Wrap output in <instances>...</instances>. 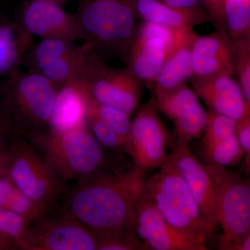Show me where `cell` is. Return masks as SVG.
I'll return each instance as SVG.
<instances>
[{
  "mask_svg": "<svg viewBox=\"0 0 250 250\" xmlns=\"http://www.w3.org/2000/svg\"><path fill=\"white\" fill-rule=\"evenodd\" d=\"M145 182V170L136 166L104 174L67 190L64 206L97 238L134 233L136 203Z\"/></svg>",
  "mask_w": 250,
  "mask_h": 250,
  "instance_id": "obj_1",
  "label": "cell"
},
{
  "mask_svg": "<svg viewBox=\"0 0 250 250\" xmlns=\"http://www.w3.org/2000/svg\"><path fill=\"white\" fill-rule=\"evenodd\" d=\"M21 134L62 183L74 180L80 185L111 173L107 170L109 161L104 148L88 129L65 131L49 129Z\"/></svg>",
  "mask_w": 250,
  "mask_h": 250,
  "instance_id": "obj_2",
  "label": "cell"
},
{
  "mask_svg": "<svg viewBox=\"0 0 250 250\" xmlns=\"http://www.w3.org/2000/svg\"><path fill=\"white\" fill-rule=\"evenodd\" d=\"M81 40L100 58L125 61L139 24L124 0H80L75 13Z\"/></svg>",
  "mask_w": 250,
  "mask_h": 250,
  "instance_id": "obj_3",
  "label": "cell"
},
{
  "mask_svg": "<svg viewBox=\"0 0 250 250\" xmlns=\"http://www.w3.org/2000/svg\"><path fill=\"white\" fill-rule=\"evenodd\" d=\"M57 88L36 72L20 69L0 82V102L20 134L49 129Z\"/></svg>",
  "mask_w": 250,
  "mask_h": 250,
  "instance_id": "obj_4",
  "label": "cell"
},
{
  "mask_svg": "<svg viewBox=\"0 0 250 250\" xmlns=\"http://www.w3.org/2000/svg\"><path fill=\"white\" fill-rule=\"evenodd\" d=\"M145 182L156 209L170 225L205 244L210 231L185 181L168 161Z\"/></svg>",
  "mask_w": 250,
  "mask_h": 250,
  "instance_id": "obj_5",
  "label": "cell"
},
{
  "mask_svg": "<svg viewBox=\"0 0 250 250\" xmlns=\"http://www.w3.org/2000/svg\"><path fill=\"white\" fill-rule=\"evenodd\" d=\"M10 152L4 177L47 214L58 207L59 197L66 193L59 180L40 154L16 131L9 141Z\"/></svg>",
  "mask_w": 250,
  "mask_h": 250,
  "instance_id": "obj_6",
  "label": "cell"
},
{
  "mask_svg": "<svg viewBox=\"0 0 250 250\" xmlns=\"http://www.w3.org/2000/svg\"><path fill=\"white\" fill-rule=\"evenodd\" d=\"M213 182L218 208L219 249L238 250L245 236L250 232V182L241 174L225 166L207 164Z\"/></svg>",
  "mask_w": 250,
  "mask_h": 250,
  "instance_id": "obj_7",
  "label": "cell"
},
{
  "mask_svg": "<svg viewBox=\"0 0 250 250\" xmlns=\"http://www.w3.org/2000/svg\"><path fill=\"white\" fill-rule=\"evenodd\" d=\"M17 245L19 250H98V238L62 206L33 221Z\"/></svg>",
  "mask_w": 250,
  "mask_h": 250,
  "instance_id": "obj_8",
  "label": "cell"
},
{
  "mask_svg": "<svg viewBox=\"0 0 250 250\" xmlns=\"http://www.w3.org/2000/svg\"><path fill=\"white\" fill-rule=\"evenodd\" d=\"M90 96L97 103L118 108L131 115L142 98V82L125 68L106 66L90 50L79 77Z\"/></svg>",
  "mask_w": 250,
  "mask_h": 250,
  "instance_id": "obj_9",
  "label": "cell"
},
{
  "mask_svg": "<svg viewBox=\"0 0 250 250\" xmlns=\"http://www.w3.org/2000/svg\"><path fill=\"white\" fill-rule=\"evenodd\" d=\"M154 96L140 108L131 123L126 142V152L135 166L146 171L161 167L167 159L170 141L168 131L158 113Z\"/></svg>",
  "mask_w": 250,
  "mask_h": 250,
  "instance_id": "obj_10",
  "label": "cell"
},
{
  "mask_svg": "<svg viewBox=\"0 0 250 250\" xmlns=\"http://www.w3.org/2000/svg\"><path fill=\"white\" fill-rule=\"evenodd\" d=\"M178 29L154 23L139 24L136 37L125 61L128 70L143 84L153 88Z\"/></svg>",
  "mask_w": 250,
  "mask_h": 250,
  "instance_id": "obj_11",
  "label": "cell"
},
{
  "mask_svg": "<svg viewBox=\"0 0 250 250\" xmlns=\"http://www.w3.org/2000/svg\"><path fill=\"white\" fill-rule=\"evenodd\" d=\"M134 233L149 250H207L205 244L179 232L166 221L145 185L136 203Z\"/></svg>",
  "mask_w": 250,
  "mask_h": 250,
  "instance_id": "obj_12",
  "label": "cell"
},
{
  "mask_svg": "<svg viewBox=\"0 0 250 250\" xmlns=\"http://www.w3.org/2000/svg\"><path fill=\"white\" fill-rule=\"evenodd\" d=\"M31 36L41 39H62L75 42L81 32L75 14L53 0H27L20 6L15 19Z\"/></svg>",
  "mask_w": 250,
  "mask_h": 250,
  "instance_id": "obj_13",
  "label": "cell"
},
{
  "mask_svg": "<svg viewBox=\"0 0 250 250\" xmlns=\"http://www.w3.org/2000/svg\"><path fill=\"white\" fill-rule=\"evenodd\" d=\"M166 160L183 177L200 208L202 218L213 233L219 225L218 208L213 182L207 166L197 160L188 143L178 140L172 154L167 156Z\"/></svg>",
  "mask_w": 250,
  "mask_h": 250,
  "instance_id": "obj_14",
  "label": "cell"
},
{
  "mask_svg": "<svg viewBox=\"0 0 250 250\" xmlns=\"http://www.w3.org/2000/svg\"><path fill=\"white\" fill-rule=\"evenodd\" d=\"M154 96L158 110L173 123L177 140L188 143L205 131L208 112L187 83Z\"/></svg>",
  "mask_w": 250,
  "mask_h": 250,
  "instance_id": "obj_15",
  "label": "cell"
},
{
  "mask_svg": "<svg viewBox=\"0 0 250 250\" xmlns=\"http://www.w3.org/2000/svg\"><path fill=\"white\" fill-rule=\"evenodd\" d=\"M235 59L236 47L229 36L218 31L205 36L197 34L191 47V79L233 76Z\"/></svg>",
  "mask_w": 250,
  "mask_h": 250,
  "instance_id": "obj_16",
  "label": "cell"
},
{
  "mask_svg": "<svg viewBox=\"0 0 250 250\" xmlns=\"http://www.w3.org/2000/svg\"><path fill=\"white\" fill-rule=\"evenodd\" d=\"M190 82L197 97L208 106V111L236 121L250 113V106L247 105L241 86L232 76L191 79Z\"/></svg>",
  "mask_w": 250,
  "mask_h": 250,
  "instance_id": "obj_17",
  "label": "cell"
},
{
  "mask_svg": "<svg viewBox=\"0 0 250 250\" xmlns=\"http://www.w3.org/2000/svg\"><path fill=\"white\" fill-rule=\"evenodd\" d=\"M196 35L193 29L177 30L173 45L154 81V93L174 89L192 78L191 47Z\"/></svg>",
  "mask_w": 250,
  "mask_h": 250,
  "instance_id": "obj_18",
  "label": "cell"
},
{
  "mask_svg": "<svg viewBox=\"0 0 250 250\" xmlns=\"http://www.w3.org/2000/svg\"><path fill=\"white\" fill-rule=\"evenodd\" d=\"M137 19L170 29H193L210 21L202 6L192 9L172 7L158 0H124Z\"/></svg>",
  "mask_w": 250,
  "mask_h": 250,
  "instance_id": "obj_19",
  "label": "cell"
},
{
  "mask_svg": "<svg viewBox=\"0 0 250 250\" xmlns=\"http://www.w3.org/2000/svg\"><path fill=\"white\" fill-rule=\"evenodd\" d=\"M80 128L88 129L83 86L77 78L57 89L49 129L65 131Z\"/></svg>",
  "mask_w": 250,
  "mask_h": 250,
  "instance_id": "obj_20",
  "label": "cell"
},
{
  "mask_svg": "<svg viewBox=\"0 0 250 250\" xmlns=\"http://www.w3.org/2000/svg\"><path fill=\"white\" fill-rule=\"evenodd\" d=\"M32 36L19 23L0 12V78H6L22 65Z\"/></svg>",
  "mask_w": 250,
  "mask_h": 250,
  "instance_id": "obj_21",
  "label": "cell"
},
{
  "mask_svg": "<svg viewBox=\"0 0 250 250\" xmlns=\"http://www.w3.org/2000/svg\"><path fill=\"white\" fill-rule=\"evenodd\" d=\"M82 84L84 94L86 116L96 117L111 128L126 143L131 123L129 115L118 108L97 103L90 96L82 82Z\"/></svg>",
  "mask_w": 250,
  "mask_h": 250,
  "instance_id": "obj_22",
  "label": "cell"
},
{
  "mask_svg": "<svg viewBox=\"0 0 250 250\" xmlns=\"http://www.w3.org/2000/svg\"><path fill=\"white\" fill-rule=\"evenodd\" d=\"M228 34L233 43L250 40V0H225Z\"/></svg>",
  "mask_w": 250,
  "mask_h": 250,
  "instance_id": "obj_23",
  "label": "cell"
},
{
  "mask_svg": "<svg viewBox=\"0 0 250 250\" xmlns=\"http://www.w3.org/2000/svg\"><path fill=\"white\" fill-rule=\"evenodd\" d=\"M204 152L207 164L222 166L236 165L245 155L236 134L205 149Z\"/></svg>",
  "mask_w": 250,
  "mask_h": 250,
  "instance_id": "obj_24",
  "label": "cell"
},
{
  "mask_svg": "<svg viewBox=\"0 0 250 250\" xmlns=\"http://www.w3.org/2000/svg\"><path fill=\"white\" fill-rule=\"evenodd\" d=\"M237 121L229 117L208 111L203 139L204 150L236 134Z\"/></svg>",
  "mask_w": 250,
  "mask_h": 250,
  "instance_id": "obj_25",
  "label": "cell"
},
{
  "mask_svg": "<svg viewBox=\"0 0 250 250\" xmlns=\"http://www.w3.org/2000/svg\"><path fill=\"white\" fill-rule=\"evenodd\" d=\"M88 129L104 149L118 153L126 152V143L111 128L93 116H86Z\"/></svg>",
  "mask_w": 250,
  "mask_h": 250,
  "instance_id": "obj_26",
  "label": "cell"
},
{
  "mask_svg": "<svg viewBox=\"0 0 250 250\" xmlns=\"http://www.w3.org/2000/svg\"><path fill=\"white\" fill-rule=\"evenodd\" d=\"M236 47L235 72L244 95L247 105L250 106V40L234 44Z\"/></svg>",
  "mask_w": 250,
  "mask_h": 250,
  "instance_id": "obj_27",
  "label": "cell"
},
{
  "mask_svg": "<svg viewBox=\"0 0 250 250\" xmlns=\"http://www.w3.org/2000/svg\"><path fill=\"white\" fill-rule=\"evenodd\" d=\"M5 209L11 210L21 215L29 225L36 219L45 215L39 206L26 197L16 188L5 207Z\"/></svg>",
  "mask_w": 250,
  "mask_h": 250,
  "instance_id": "obj_28",
  "label": "cell"
},
{
  "mask_svg": "<svg viewBox=\"0 0 250 250\" xmlns=\"http://www.w3.org/2000/svg\"><path fill=\"white\" fill-rule=\"evenodd\" d=\"M29 224L21 215L0 207V233L17 242Z\"/></svg>",
  "mask_w": 250,
  "mask_h": 250,
  "instance_id": "obj_29",
  "label": "cell"
},
{
  "mask_svg": "<svg viewBox=\"0 0 250 250\" xmlns=\"http://www.w3.org/2000/svg\"><path fill=\"white\" fill-rule=\"evenodd\" d=\"M149 250L134 233L98 238V250Z\"/></svg>",
  "mask_w": 250,
  "mask_h": 250,
  "instance_id": "obj_30",
  "label": "cell"
},
{
  "mask_svg": "<svg viewBox=\"0 0 250 250\" xmlns=\"http://www.w3.org/2000/svg\"><path fill=\"white\" fill-rule=\"evenodd\" d=\"M202 6L215 31L229 36L225 18V0H202Z\"/></svg>",
  "mask_w": 250,
  "mask_h": 250,
  "instance_id": "obj_31",
  "label": "cell"
},
{
  "mask_svg": "<svg viewBox=\"0 0 250 250\" xmlns=\"http://www.w3.org/2000/svg\"><path fill=\"white\" fill-rule=\"evenodd\" d=\"M236 135L246 155L247 172L250 170V113L237 121Z\"/></svg>",
  "mask_w": 250,
  "mask_h": 250,
  "instance_id": "obj_32",
  "label": "cell"
},
{
  "mask_svg": "<svg viewBox=\"0 0 250 250\" xmlns=\"http://www.w3.org/2000/svg\"><path fill=\"white\" fill-rule=\"evenodd\" d=\"M16 131L0 102V143H9Z\"/></svg>",
  "mask_w": 250,
  "mask_h": 250,
  "instance_id": "obj_33",
  "label": "cell"
},
{
  "mask_svg": "<svg viewBox=\"0 0 250 250\" xmlns=\"http://www.w3.org/2000/svg\"><path fill=\"white\" fill-rule=\"evenodd\" d=\"M15 186L6 177H0V207L5 208L14 192Z\"/></svg>",
  "mask_w": 250,
  "mask_h": 250,
  "instance_id": "obj_34",
  "label": "cell"
},
{
  "mask_svg": "<svg viewBox=\"0 0 250 250\" xmlns=\"http://www.w3.org/2000/svg\"><path fill=\"white\" fill-rule=\"evenodd\" d=\"M172 7L178 9H192L202 7V0H158Z\"/></svg>",
  "mask_w": 250,
  "mask_h": 250,
  "instance_id": "obj_35",
  "label": "cell"
},
{
  "mask_svg": "<svg viewBox=\"0 0 250 250\" xmlns=\"http://www.w3.org/2000/svg\"><path fill=\"white\" fill-rule=\"evenodd\" d=\"M0 250H19L16 242L0 233Z\"/></svg>",
  "mask_w": 250,
  "mask_h": 250,
  "instance_id": "obj_36",
  "label": "cell"
},
{
  "mask_svg": "<svg viewBox=\"0 0 250 250\" xmlns=\"http://www.w3.org/2000/svg\"><path fill=\"white\" fill-rule=\"evenodd\" d=\"M9 143H0V166L4 167L5 172L9 160Z\"/></svg>",
  "mask_w": 250,
  "mask_h": 250,
  "instance_id": "obj_37",
  "label": "cell"
},
{
  "mask_svg": "<svg viewBox=\"0 0 250 250\" xmlns=\"http://www.w3.org/2000/svg\"><path fill=\"white\" fill-rule=\"evenodd\" d=\"M250 250V232L248 233L242 240L238 250Z\"/></svg>",
  "mask_w": 250,
  "mask_h": 250,
  "instance_id": "obj_38",
  "label": "cell"
},
{
  "mask_svg": "<svg viewBox=\"0 0 250 250\" xmlns=\"http://www.w3.org/2000/svg\"><path fill=\"white\" fill-rule=\"evenodd\" d=\"M5 168L2 166H0V177H4Z\"/></svg>",
  "mask_w": 250,
  "mask_h": 250,
  "instance_id": "obj_39",
  "label": "cell"
},
{
  "mask_svg": "<svg viewBox=\"0 0 250 250\" xmlns=\"http://www.w3.org/2000/svg\"><path fill=\"white\" fill-rule=\"evenodd\" d=\"M53 1H56V2L59 3L60 4H63L67 2V1H70V0H53Z\"/></svg>",
  "mask_w": 250,
  "mask_h": 250,
  "instance_id": "obj_40",
  "label": "cell"
}]
</instances>
